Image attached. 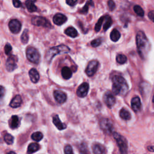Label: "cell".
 Here are the masks:
<instances>
[{"mask_svg":"<svg viewBox=\"0 0 154 154\" xmlns=\"http://www.w3.org/2000/svg\"><path fill=\"white\" fill-rule=\"evenodd\" d=\"M147 150L150 152H154V147L152 146H147Z\"/></svg>","mask_w":154,"mask_h":154,"instance_id":"7bdbcfd3","label":"cell"},{"mask_svg":"<svg viewBox=\"0 0 154 154\" xmlns=\"http://www.w3.org/2000/svg\"><path fill=\"white\" fill-rule=\"evenodd\" d=\"M93 151L94 153H104L105 152L104 147L99 143L93 144Z\"/></svg>","mask_w":154,"mask_h":154,"instance_id":"7402d4cb","label":"cell"},{"mask_svg":"<svg viewBox=\"0 0 154 154\" xmlns=\"http://www.w3.org/2000/svg\"><path fill=\"white\" fill-rule=\"evenodd\" d=\"M4 93V89L3 87L1 86V97H3Z\"/></svg>","mask_w":154,"mask_h":154,"instance_id":"ee69618b","label":"cell"},{"mask_svg":"<svg viewBox=\"0 0 154 154\" xmlns=\"http://www.w3.org/2000/svg\"><path fill=\"white\" fill-rule=\"evenodd\" d=\"M148 17L153 22H154V11H150L148 13Z\"/></svg>","mask_w":154,"mask_h":154,"instance_id":"b9f144b4","label":"cell"},{"mask_svg":"<svg viewBox=\"0 0 154 154\" xmlns=\"http://www.w3.org/2000/svg\"><path fill=\"white\" fill-rule=\"evenodd\" d=\"M120 36H121V34L120 32L116 29H114L110 33V38L112 42H117L120 38Z\"/></svg>","mask_w":154,"mask_h":154,"instance_id":"d4e9b609","label":"cell"},{"mask_svg":"<svg viewBox=\"0 0 154 154\" xmlns=\"http://www.w3.org/2000/svg\"><path fill=\"white\" fill-rule=\"evenodd\" d=\"M54 96L56 101L59 103H63L65 102L67 99V96L66 93L60 90H55L54 92Z\"/></svg>","mask_w":154,"mask_h":154,"instance_id":"4fadbf2b","label":"cell"},{"mask_svg":"<svg viewBox=\"0 0 154 154\" xmlns=\"http://www.w3.org/2000/svg\"><path fill=\"white\" fill-rule=\"evenodd\" d=\"M93 5H94V2H93V0H88V1H87L85 5L81 9V10L80 11V13H82V14L87 13L88 11L89 6H93Z\"/></svg>","mask_w":154,"mask_h":154,"instance_id":"4316f807","label":"cell"},{"mask_svg":"<svg viewBox=\"0 0 154 154\" xmlns=\"http://www.w3.org/2000/svg\"><path fill=\"white\" fill-rule=\"evenodd\" d=\"M29 76L30 77L31 81L33 83H37L40 79L39 73L37 70L34 68H32L30 69V70L29 71Z\"/></svg>","mask_w":154,"mask_h":154,"instance_id":"ac0fdd59","label":"cell"},{"mask_svg":"<svg viewBox=\"0 0 154 154\" xmlns=\"http://www.w3.org/2000/svg\"><path fill=\"white\" fill-rule=\"evenodd\" d=\"M12 50V47L9 44V43H7L4 47V51L5 54L7 55H9V54L10 53V52Z\"/></svg>","mask_w":154,"mask_h":154,"instance_id":"8d00e7d4","label":"cell"},{"mask_svg":"<svg viewBox=\"0 0 154 154\" xmlns=\"http://www.w3.org/2000/svg\"><path fill=\"white\" fill-rule=\"evenodd\" d=\"M105 19V16H102L99 19L97 22L96 23L94 26V30L96 32H99L100 31L101 28V26Z\"/></svg>","mask_w":154,"mask_h":154,"instance_id":"f546056e","label":"cell"},{"mask_svg":"<svg viewBox=\"0 0 154 154\" xmlns=\"http://www.w3.org/2000/svg\"><path fill=\"white\" fill-rule=\"evenodd\" d=\"M101 43H102V38H96V39L92 40L91 42V45L93 47H97Z\"/></svg>","mask_w":154,"mask_h":154,"instance_id":"e575fe53","label":"cell"},{"mask_svg":"<svg viewBox=\"0 0 154 154\" xmlns=\"http://www.w3.org/2000/svg\"><path fill=\"white\" fill-rule=\"evenodd\" d=\"M103 101L104 103L108 108H111L116 103V98L111 91H106L103 94Z\"/></svg>","mask_w":154,"mask_h":154,"instance_id":"9c48e42d","label":"cell"},{"mask_svg":"<svg viewBox=\"0 0 154 154\" xmlns=\"http://www.w3.org/2000/svg\"><path fill=\"white\" fill-rule=\"evenodd\" d=\"M70 51V48L64 45L52 47L47 51L45 55V58L48 62H50L56 55L60 54H66L69 52Z\"/></svg>","mask_w":154,"mask_h":154,"instance_id":"3957f363","label":"cell"},{"mask_svg":"<svg viewBox=\"0 0 154 154\" xmlns=\"http://www.w3.org/2000/svg\"><path fill=\"white\" fill-rule=\"evenodd\" d=\"M89 90V84L87 82H83L78 88L76 94L80 97H84L87 96Z\"/></svg>","mask_w":154,"mask_h":154,"instance_id":"7c38bea8","label":"cell"},{"mask_svg":"<svg viewBox=\"0 0 154 154\" xmlns=\"http://www.w3.org/2000/svg\"><path fill=\"white\" fill-rule=\"evenodd\" d=\"M8 123H9V126L10 128H11L13 129L17 128L20 125L19 118L18 117V116H17L16 115L12 116L10 118V119L9 120Z\"/></svg>","mask_w":154,"mask_h":154,"instance_id":"e0dca14e","label":"cell"},{"mask_svg":"<svg viewBox=\"0 0 154 154\" xmlns=\"http://www.w3.org/2000/svg\"><path fill=\"white\" fill-rule=\"evenodd\" d=\"M112 19L110 16H105V22L103 24V30L106 31L112 25Z\"/></svg>","mask_w":154,"mask_h":154,"instance_id":"83f0119b","label":"cell"},{"mask_svg":"<svg viewBox=\"0 0 154 154\" xmlns=\"http://www.w3.org/2000/svg\"><path fill=\"white\" fill-rule=\"evenodd\" d=\"M78 0H66V3L70 6H74L76 4Z\"/></svg>","mask_w":154,"mask_h":154,"instance_id":"ab89813d","label":"cell"},{"mask_svg":"<svg viewBox=\"0 0 154 154\" xmlns=\"http://www.w3.org/2000/svg\"><path fill=\"white\" fill-rule=\"evenodd\" d=\"M134 11L138 16L140 17H143L144 15V11L143 9L138 5H135L134 7Z\"/></svg>","mask_w":154,"mask_h":154,"instance_id":"f1b7e54d","label":"cell"},{"mask_svg":"<svg viewBox=\"0 0 154 154\" xmlns=\"http://www.w3.org/2000/svg\"><path fill=\"white\" fill-rule=\"evenodd\" d=\"M43 134L40 132H35L31 135V138L35 141H40L43 138Z\"/></svg>","mask_w":154,"mask_h":154,"instance_id":"d6a6232c","label":"cell"},{"mask_svg":"<svg viewBox=\"0 0 154 154\" xmlns=\"http://www.w3.org/2000/svg\"><path fill=\"white\" fill-rule=\"evenodd\" d=\"M136 43L139 55L142 59H145L150 50V43L145 34L141 31L137 33Z\"/></svg>","mask_w":154,"mask_h":154,"instance_id":"6da1fadb","label":"cell"},{"mask_svg":"<svg viewBox=\"0 0 154 154\" xmlns=\"http://www.w3.org/2000/svg\"><path fill=\"white\" fill-rule=\"evenodd\" d=\"M4 139L5 142L8 144V145H11L13 143L14 141V137L9 134H6L5 135H4Z\"/></svg>","mask_w":154,"mask_h":154,"instance_id":"836d02e7","label":"cell"},{"mask_svg":"<svg viewBox=\"0 0 154 154\" xmlns=\"http://www.w3.org/2000/svg\"><path fill=\"white\" fill-rule=\"evenodd\" d=\"M113 137L116 140L121 153H126L128 152V143L126 139L117 132H114Z\"/></svg>","mask_w":154,"mask_h":154,"instance_id":"277c9868","label":"cell"},{"mask_svg":"<svg viewBox=\"0 0 154 154\" xmlns=\"http://www.w3.org/2000/svg\"><path fill=\"white\" fill-rule=\"evenodd\" d=\"M99 67V62L96 60L90 61L85 69V73L88 76H92L96 72Z\"/></svg>","mask_w":154,"mask_h":154,"instance_id":"ba28073f","label":"cell"},{"mask_svg":"<svg viewBox=\"0 0 154 154\" xmlns=\"http://www.w3.org/2000/svg\"><path fill=\"white\" fill-rule=\"evenodd\" d=\"M20 38H21V42L23 44H26L28 43L29 37H28V30L27 29H25L23 31Z\"/></svg>","mask_w":154,"mask_h":154,"instance_id":"4dcf8cb0","label":"cell"},{"mask_svg":"<svg viewBox=\"0 0 154 154\" xmlns=\"http://www.w3.org/2000/svg\"><path fill=\"white\" fill-rule=\"evenodd\" d=\"M65 34L66 35H67L68 36L72 37V38H75L76 37H77L78 35V32L76 30V29L73 27H69L67 28L65 31H64Z\"/></svg>","mask_w":154,"mask_h":154,"instance_id":"cb8c5ba5","label":"cell"},{"mask_svg":"<svg viewBox=\"0 0 154 154\" xmlns=\"http://www.w3.org/2000/svg\"><path fill=\"white\" fill-rule=\"evenodd\" d=\"M64 153L66 154H72L73 153V150L70 146L67 145L64 147Z\"/></svg>","mask_w":154,"mask_h":154,"instance_id":"74e56055","label":"cell"},{"mask_svg":"<svg viewBox=\"0 0 154 154\" xmlns=\"http://www.w3.org/2000/svg\"><path fill=\"white\" fill-rule=\"evenodd\" d=\"M31 23L35 26H42L46 28L51 27L50 22L45 17L42 16H34L31 19Z\"/></svg>","mask_w":154,"mask_h":154,"instance_id":"8992f818","label":"cell"},{"mask_svg":"<svg viewBox=\"0 0 154 154\" xmlns=\"http://www.w3.org/2000/svg\"><path fill=\"white\" fill-rule=\"evenodd\" d=\"M112 90L114 94L125 95L128 91L129 87L126 80L120 76L116 75L112 79Z\"/></svg>","mask_w":154,"mask_h":154,"instance_id":"7a4b0ae2","label":"cell"},{"mask_svg":"<svg viewBox=\"0 0 154 154\" xmlns=\"http://www.w3.org/2000/svg\"><path fill=\"white\" fill-rule=\"evenodd\" d=\"M116 61L118 63L123 64L127 61V57L123 54H118L116 57Z\"/></svg>","mask_w":154,"mask_h":154,"instance_id":"1f68e13d","label":"cell"},{"mask_svg":"<svg viewBox=\"0 0 154 154\" xmlns=\"http://www.w3.org/2000/svg\"><path fill=\"white\" fill-rule=\"evenodd\" d=\"M100 128L107 134H110L113 131V125L111 121L108 119H103L100 122Z\"/></svg>","mask_w":154,"mask_h":154,"instance_id":"52a82bcc","label":"cell"},{"mask_svg":"<svg viewBox=\"0 0 154 154\" xmlns=\"http://www.w3.org/2000/svg\"><path fill=\"white\" fill-rule=\"evenodd\" d=\"M152 102H154V95H153V98H152Z\"/></svg>","mask_w":154,"mask_h":154,"instance_id":"bcb514c9","label":"cell"},{"mask_svg":"<svg viewBox=\"0 0 154 154\" xmlns=\"http://www.w3.org/2000/svg\"><path fill=\"white\" fill-rule=\"evenodd\" d=\"M26 55L28 60L31 63L38 64L40 62V55L38 51L34 48L28 47L26 51Z\"/></svg>","mask_w":154,"mask_h":154,"instance_id":"5b68a950","label":"cell"},{"mask_svg":"<svg viewBox=\"0 0 154 154\" xmlns=\"http://www.w3.org/2000/svg\"><path fill=\"white\" fill-rule=\"evenodd\" d=\"M131 108L135 112H138L140 110L141 107V103L138 96L134 97L131 100Z\"/></svg>","mask_w":154,"mask_h":154,"instance_id":"9a60e30c","label":"cell"},{"mask_svg":"<svg viewBox=\"0 0 154 154\" xmlns=\"http://www.w3.org/2000/svg\"><path fill=\"white\" fill-rule=\"evenodd\" d=\"M119 115L120 117L125 120H128L129 119H131V113L128 111V110H127L125 108H122L119 112Z\"/></svg>","mask_w":154,"mask_h":154,"instance_id":"603a6c76","label":"cell"},{"mask_svg":"<svg viewBox=\"0 0 154 154\" xmlns=\"http://www.w3.org/2000/svg\"><path fill=\"white\" fill-rule=\"evenodd\" d=\"M25 5H26V7L27 8V10L32 13V12H34V11H36L37 10V7L34 4V2L32 0H26L25 1Z\"/></svg>","mask_w":154,"mask_h":154,"instance_id":"44dd1931","label":"cell"},{"mask_svg":"<svg viewBox=\"0 0 154 154\" xmlns=\"http://www.w3.org/2000/svg\"><path fill=\"white\" fill-rule=\"evenodd\" d=\"M67 20V17L61 13H57L53 17V22L57 25H61L64 23Z\"/></svg>","mask_w":154,"mask_h":154,"instance_id":"5bb4252c","label":"cell"},{"mask_svg":"<svg viewBox=\"0 0 154 154\" xmlns=\"http://www.w3.org/2000/svg\"><path fill=\"white\" fill-rule=\"evenodd\" d=\"M22 102V100L21 96L17 94L11 100V101L10 103V106L13 108H17L20 106Z\"/></svg>","mask_w":154,"mask_h":154,"instance_id":"d6986e66","label":"cell"},{"mask_svg":"<svg viewBox=\"0 0 154 154\" xmlns=\"http://www.w3.org/2000/svg\"><path fill=\"white\" fill-rule=\"evenodd\" d=\"M17 61V57L14 55H11L8 58L5 63V67L7 71L11 72L16 69Z\"/></svg>","mask_w":154,"mask_h":154,"instance_id":"30bf717a","label":"cell"},{"mask_svg":"<svg viewBox=\"0 0 154 154\" xmlns=\"http://www.w3.org/2000/svg\"><path fill=\"white\" fill-rule=\"evenodd\" d=\"M61 75L64 79H69L72 75V72L69 67L64 66L61 69Z\"/></svg>","mask_w":154,"mask_h":154,"instance_id":"ffe728a7","label":"cell"},{"mask_svg":"<svg viewBox=\"0 0 154 154\" xmlns=\"http://www.w3.org/2000/svg\"><path fill=\"white\" fill-rule=\"evenodd\" d=\"M8 153H15V152H10Z\"/></svg>","mask_w":154,"mask_h":154,"instance_id":"f6af8a7d","label":"cell"},{"mask_svg":"<svg viewBox=\"0 0 154 154\" xmlns=\"http://www.w3.org/2000/svg\"><path fill=\"white\" fill-rule=\"evenodd\" d=\"M108 6L109 10L111 11H113L116 8V4L113 0H108Z\"/></svg>","mask_w":154,"mask_h":154,"instance_id":"d590c367","label":"cell"},{"mask_svg":"<svg viewBox=\"0 0 154 154\" xmlns=\"http://www.w3.org/2000/svg\"><path fill=\"white\" fill-rule=\"evenodd\" d=\"M52 122L55 125V126L60 131L63 130L66 128V125L61 122L58 115H55L53 116Z\"/></svg>","mask_w":154,"mask_h":154,"instance_id":"2e32d148","label":"cell"},{"mask_svg":"<svg viewBox=\"0 0 154 154\" xmlns=\"http://www.w3.org/2000/svg\"><path fill=\"white\" fill-rule=\"evenodd\" d=\"M13 4L16 8H19L22 5V3L20 0H12Z\"/></svg>","mask_w":154,"mask_h":154,"instance_id":"f35d334b","label":"cell"},{"mask_svg":"<svg viewBox=\"0 0 154 154\" xmlns=\"http://www.w3.org/2000/svg\"><path fill=\"white\" fill-rule=\"evenodd\" d=\"M21 23L17 19H12L9 22L8 27L10 31L13 34H17L21 29Z\"/></svg>","mask_w":154,"mask_h":154,"instance_id":"8fae6325","label":"cell"},{"mask_svg":"<svg viewBox=\"0 0 154 154\" xmlns=\"http://www.w3.org/2000/svg\"><path fill=\"white\" fill-rule=\"evenodd\" d=\"M40 148V146L37 143H31L28 147L27 152L29 153H32L37 151Z\"/></svg>","mask_w":154,"mask_h":154,"instance_id":"484cf974","label":"cell"},{"mask_svg":"<svg viewBox=\"0 0 154 154\" xmlns=\"http://www.w3.org/2000/svg\"><path fill=\"white\" fill-rule=\"evenodd\" d=\"M84 144H81V147H80V152L81 153H86L87 152V147L86 146V145H85L84 146Z\"/></svg>","mask_w":154,"mask_h":154,"instance_id":"60d3db41","label":"cell"}]
</instances>
